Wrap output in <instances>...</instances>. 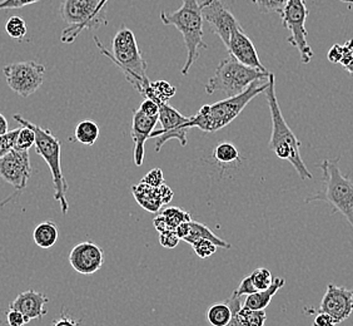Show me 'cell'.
Masks as SVG:
<instances>
[{
  "instance_id": "cell-5",
  "label": "cell",
  "mask_w": 353,
  "mask_h": 326,
  "mask_svg": "<svg viewBox=\"0 0 353 326\" xmlns=\"http://www.w3.org/2000/svg\"><path fill=\"white\" fill-rule=\"evenodd\" d=\"M161 21L165 26L176 27L183 35L187 49V61L182 68V75H187L190 67L199 58V49L208 47L203 41V15L198 0H183L182 7L173 13L163 10Z\"/></svg>"
},
{
  "instance_id": "cell-9",
  "label": "cell",
  "mask_w": 353,
  "mask_h": 326,
  "mask_svg": "<svg viewBox=\"0 0 353 326\" xmlns=\"http://www.w3.org/2000/svg\"><path fill=\"white\" fill-rule=\"evenodd\" d=\"M308 14L310 10L305 0H287L285 7L281 13L283 27L291 33L287 38V41L299 50L301 59L305 64L312 61L314 55L312 48L307 41L308 32L306 29V21Z\"/></svg>"
},
{
  "instance_id": "cell-19",
  "label": "cell",
  "mask_w": 353,
  "mask_h": 326,
  "mask_svg": "<svg viewBox=\"0 0 353 326\" xmlns=\"http://www.w3.org/2000/svg\"><path fill=\"white\" fill-rule=\"evenodd\" d=\"M132 191H133L137 202L141 204L144 210L150 211V212H158L163 206L159 187H152L148 184L139 182L132 187Z\"/></svg>"
},
{
  "instance_id": "cell-40",
  "label": "cell",
  "mask_w": 353,
  "mask_h": 326,
  "mask_svg": "<svg viewBox=\"0 0 353 326\" xmlns=\"http://www.w3.org/2000/svg\"><path fill=\"white\" fill-rule=\"evenodd\" d=\"M254 292H257V290L252 284L251 278L248 275V276H245V279L241 281V284H239V286H238L232 295H234L237 298H242L243 295L247 296V295H251V294H254Z\"/></svg>"
},
{
  "instance_id": "cell-37",
  "label": "cell",
  "mask_w": 353,
  "mask_h": 326,
  "mask_svg": "<svg viewBox=\"0 0 353 326\" xmlns=\"http://www.w3.org/2000/svg\"><path fill=\"white\" fill-rule=\"evenodd\" d=\"M179 241L181 238L174 230H168L159 233V244L167 249H174L176 245L179 244Z\"/></svg>"
},
{
  "instance_id": "cell-44",
  "label": "cell",
  "mask_w": 353,
  "mask_h": 326,
  "mask_svg": "<svg viewBox=\"0 0 353 326\" xmlns=\"http://www.w3.org/2000/svg\"><path fill=\"white\" fill-rule=\"evenodd\" d=\"M52 326H81V321L73 319L67 313H61V316L53 321Z\"/></svg>"
},
{
  "instance_id": "cell-43",
  "label": "cell",
  "mask_w": 353,
  "mask_h": 326,
  "mask_svg": "<svg viewBox=\"0 0 353 326\" xmlns=\"http://www.w3.org/2000/svg\"><path fill=\"white\" fill-rule=\"evenodd\" d=\"M343 55H345V44H333L327 53V58L333 64H340Z\"/></svg>"
},
{
  "instance_id": "cell-24",
  "label": "cell",
  "mask_w": 353,
  "mask_h": 326,
  "mask_svg": "<svg viewBox=\"0 0 353 326\" xmlns=\"http://www.w3.org/2000/svg\"><path fill=\"white\" fill-rule=\"evenodd\" d=\"M99 126L92 119H84L75 127V140L84 146H93L99 137Z\"/></svg>"
},
{
  "instance_id": "cell-28",
  "label": "cell",
  "mask_w": 353,
  "mask_h": 326,
  "mask_svg": "<svg viewBox=\"0 0 353 326\" xmlns=\"http://www.w3.org/2000/svg\"><path fill=\"white\" fill-rule=\"evenodd\" d=\"M238 318L243 326H265L267 314L265 310H252L242 306L238 311Z\"/></svg>"
},
{
  "instance_id": "cell-42",
  "label": "cell",
  "mask_w": 353,
  "mask_h": 326,
  "mask_svg": "<svg viewBox=\"0 0 353 326\" xmlns=\"http://www.w3.org/2000/svg\"><path fill=\"white\" fill-rule=\"evenodd\" d=\"M7 321L9 326H26V324H28L26 316L13 307H10L8 311Z\"/></svg>"
},
{
  "instance_id": "cell-45",
  "label": "cell",
  "mask_w": 353,
  "mask_h": 326,
  "mask_svg": "<svg viewBox=\"0 0 353 326\" xmlns=\"http://www.w3.org/2000/svg\"><path fill=\"white\" fill-rule=\"evenodd\" d=\"M337 324L334 323V320L326 313L317 314V316L313 320L312 326H336Z\"/></svg>"
},
{
  "instance_id": "cell-22",
  "label": "cell",
  "mask_w": 353,
  "mask_h": 326,
  "mask_svg": "<svg viewBox=\"0 0 353 326\" xmlns=\"http://www.w3.org/2000/svg\"><path fill=\"white\" fill-rule=\"evenodd\" d=\"M58 236H59L58 227L50 220L38 224L33 231V240H34L35 245L44 250L53 247L58 241Z\"/></svg>"
},
{
  "instance_id": "cell-38",
  "label": "cell",
  "mask_w": 353,
  "mask_h": 326,
  "mask_svg": "<svg viewBox=\"0 0 353 326\" xmlns=\"http://www.w3.org/2000/svg\"><path fill=\"white\" fill-rule=\"evenodd\" d=\"M340 64L343 66L350 75H353V39H350L345 43V55Z\"/></svg>"
},
{
  "instance_id": "cell-21",
  "label": "cell",
  "mask_w": 353,
  "mask_h": 326,
  "mask_svg": "<svg viewBox=\"0 0 353 326\" xmlns=\"http://www.w3.org/2000/svg\"><path fill=\"white\" fill-rule=\"evenodd\" d=\"M202 238L211 240L221 249H225L227 250V249H231L232 247L231 244H228L227 241L218 238L217 235H214L207 226H204L203 224H199L197 221L190 220V222H188V233L183 238V241L192 245L194 244L198 240H202Z\"/></svg>"
},
{
  "instance_id": "cell-25",
  "label": "cell",
  "mask_w": 353,
  "mask_h": 326,
  "mask_svg": "<svg viewBox=\"0 0 353 326\" xmlns=\"http://www.w3.org/2000/svg\"><path fill=\"white\" fill-rule=\"evenodd\" d=\"M212 156L214 158V161H217L219 164L228 166V164H234L239 161V151L232 143L222 142L219 143L217 147L213 150Z\"/></svg>"
},
{
  "instance_id": "cell-32",
  "label": "cell",
  "mask_w": 353,
  "mask_h": 326,
  "mask_svg": "<svg viewBox=\"0 0 353 326\" xmlns=\"http://www.w3.org/2000/svg\"><path fill=\"white\" fill-rule=\"evenodd\" d=\"M259 8V12L263 14L282 13L285 7L287 0H248Z\"/></svg>"
},
{
  "instance_id": "cell-3",
  "label": "cell",
  "mask_w": 353,
  "mask_h": 326,
  "mask_svg": "<svg viewBox=\"0 0 353 326\" xmlns=\"http://www.w3.org/2000/svg\"><path fill=\"white\" fill-rule=\"evenodd\" d=\"M268 87V78L253 82L241 95L228 97L223 101L205 104L196 116L190 117L185 123L187 128H197L203 132H217L227 127L237 118L254 97L263 93Z\"/></svg>"
},
{
  "instance_id": "cell-30",
  "label": "cell",
  "mask_w": 353,
  "mask_h": 326,
  "mask_svg": "<svg viewBox=\"0 0 353 326\" xmlns=\"http://www.w3.org/2000/svg\"><path fill=\"white\" fill-rule=\"evenodd\" d=\"M6 32L10 38L23 39L27 35V24L21 17H12L6 24Z\"/></svg>"
},
{
  "instance_id": "cell-46",
  "label": "cell",
  "mask_w": 353,
  "mask_h": 326,
  "mask_svg": "<svg viewBox=\"0 0 353 326\" xmlns=\"http://www.w3.org/2000/svg\"><path fill=\"white\" fill-rule=\"evenodd\" d=\"M159 192H161V198H162L163 204H170V200L173 198V191L170 190V187H168L167 184H162L159 187Z\"/></svg>"
},
{
  "instance_id": "cell-17",
  "label": "cell",
  "mask_w": 353,
  "mask_h": 326,
  "mask_svg": "<svg viewBox=\"0 0 353 326\" xmlns=\"http://www.w3.org/2000/svg\"><path fill=\"white\" fill-rule=\"evenodd\" d=\"M158 117H148L136 109L132 121V140L134 142V163L141 167L144 161V144L150 140V133L154 131Z\"/></svg>"
},
{
  "instance_id": "cell-6",
  "label": "cell",
  "mask_w": 353,
  "mask_h": 326,
  "mask_svg": "<svg viewBox=\"0 0 353 326\" xmlns=\"http://www.w3.org/2000/svg\"><path fill=\"white\" fill-rule=\"evenodd\" d=\"M14 119L21 126H26L33 129L35 133V150L39 156L47 162L54 184V200L61 204V213L67 215L69 210L68 201H67V191L68 184L64 178L61 171V141L47 128H43L35 123L23 118L21 115H14Z\"/></svg>"
},
{
  "instance_id": "cell-14",
  "label": "cell",
  "mask_w": 353,
  "mask_h": 326,
  "mask_svg": "<svg viewBox=\"0 0 353 326\" xmlns=\"http://www.w3.org/2000/svg\"><path fill=\"white\" fill-rule=\"evenodd\" d=\"M319 311L328 314L336 324L343 323L353 313V289L328 284Z\"/></svg>"
},
{
  "instance_id": "cell-2",
  "label": "cell",
  "mask_w": 353,
  "mask_h": 326,
  "mask_svg": "<svg viewBox=\"0 0 353 326\" xmlns=\"http://www.w3.org/2000/svg\"><path fill=\"white\" fill-rule=\"evenodd\" d=\"M94 41L101 53L108 57L121 69L133 88L141 95H144L150 83L147 75L148 64L143 59L142 52L138 47L133 30H130V28L122 27L117 32L112 41V53L105 49L98 37H94Z\"/></svg>"
},
{
  "instance_id": "cell-13",
  "label": "cell",
  "mask_w": 353,
  "mask_h": 326,
  "mask_svg": "<svg viewBox=\"0 0 353 326\" xmlns=\"http://www.w3.org/2000/svg\"><path fill=\"white\" fill-rule=\"evenodd\" d=\"M201 10L203 21H207L211 27L212 33L218 35L227 47L233 30L241 27L237 18L231 10L224 7L221 0H203L201 3Z\"/></svg>"
},
{
  "instance_id": "cell-33",
  "label": "cell",
  "mask_w": 353,
  "mask_h": 326,
  "mask_svg": "<svg viewBox=\"0 0 353 326\" xmlns=\"http://www.w3.org/2000/svg\"><path fill=\"white\" fill-rule=\"evenodd\" d=\"M193 250L196 252L198 258H207L212 256L214 252L217 251L218 246L214 244L211 240H207V238H202V240H198L194 244H192Z\"/></svg>"
},
{
  "instance_id": "cell-31",
  "label": "cell",
  "mask_w": 353,
  "mask_h": 326,
  "mask_svg": "<svg viewBox=\"0 0 353 326\" xmlns=\"http://www.w3.org/2000/svg\"><path fill=\"white\" fill-rule=\"evenodd\" d=\"M35 144V133L33 129L21 126L18 132V137H17V142L14 148L21 151H29Z\"/></svg>"
},
{
  "instance_id": "cell-34",
  "label": "cell",
  "mask_w": 353,
  "mask_h": 326,
  "mask_svg": "<svg viewBox=\"0 0 353 326\" xmlns=\"http://www.w3.org/2000/svg\"><path fill=\"white\" fill-rule=\"evenodd\" d=\"M19 128L9 131L7 135L0 136V158L7 155L8 152L13 150L15 142H17V137H18Z\"/></svg>"
},
{
  "instance_id": "cell-29",
  "label": "cell",
  "mask_w": 353,
  "mask_h": 326,
  "mask_svg": "<svg viewBox=\"0 0 353 326\" xmlns=\"http://www.w3.org/2000/svg\"><path fill=\"white\" fill-rule=\"evenodd\" d=\"M251 278L252 284L256 287L257 291H262L268 289L273 282V276H272L271 271L265 267H259L257 270L252 272L250 275Z\"/></svg>"
},
{
  "instance_id": "cell-35",
  "label": "cell",
  "mask_w": 353,
  "mask_h": 326,
  "mask_svg": "<svg viewBox=\"0 0 353 326\" xmlns=\"http://www.w3.org/2000/svg\"><path fill=\"white\" fill-rule=\"evenodd\" d=\"M228 306L231 307L232 310V318L230 320V323L227 324V326H243L242 325V323H241V320L238 318V311H239V309L242 307V301H241V298H237V296H234V295H232L230 299L225 301Z\"/></svg>"
},
{
  "instance_id": "cell-39",
  "label": "cell",
  "mask_w": 353,
  "mask_h": 326,
  "mask_svg": "<svg viewBox=\"0 0 353 326\" xmlns=\"http://www.w3.org/2000/svg\"><path fill=\"white\" fill-rule=\"evenodd\" d=\"M41 0H1L0 10H10V9H21L35 4Z\"/></svg>"
},
{
  "instance_id": "cell-10",
  "label": "cell",
  "mask_w": 353,
  "mask_h": 326,
  "mask_svg": "<svg viewBox=\"0 0 353 326\" xmlns=\"http://www.w3.org/2000/svg\"><path fill=\"white\" fill-rule=\"evenodd\" d=\"M9 88L23 98L34 95L46 79V67L37 61H18L3 68Z\"/></svg>"
},
{
  "instance_id": "cell-15",
  "label": "cell",
  "mask_w": 353,
  "mask_h": 326,
  "mask_svg": "<svg viewBox=\"0 0 353 326\" xmlns=\"http://www.w3.org/2000/svg\"><path fill=\"white\" fill-rule=\"evenodd\" d=\"M69 264L78 274L92 275L102 269L104 252L94 242L84 241L72 249L69 253Z\"/></svg>"
},
{
  "instance_id": "cell-12",
  "label": "cell",
  "mask_w": 353,
  "mask_h": 326,
  "mask_svg": "<svg viewBox=\"0 0 353 326\" xmlns=\"http://www.w3.org/2000/svg\"><path fill=\"white\" fill-rule=\"evenodd\" d=\"M188 117H184L179 111L173 108L170 103L159 104L158 122L162 124V128L153 131L150 138H156V152H161V148L170 140H176L181 146H187V132L185 123L188 122Z\"/></svg>"
},
{
  "instance_id": "cell-11",
  "label": "cell",
  "mask_w": 353,
  "mask_h": 326,
  "mask_svg": "<svg viewBox=\"0 0 353 326\" xmlns=\"http://www.w3.org/2000/svg\"><path fill=\"white\" fill-rule=\"evenodd\" d=\"M32 163L29 151H21L13 148L7 155L0 158V177L14 187V195L1 202L0 207L7 204L10 200L17 198L23 190L27 187L28 181L32 177Z\"/></svg>"
},
{
  "instance_id": "cell-4",
  "label": "cell",
  "mask_w": 353,
  "mask_h": 326,
  "mask_svg": "<svg viewBox=\"0 0 353 326\" xmlns=\"http://www.w3.org/2000/svg\"><path fill=\"white\" fill-rule=\"evenodd\" d=\"M340 161L341 156H337L317 164L322 170L323 189L308 196L305 202H326L332 213L339 212L345 216L353 229V180L341 172Z\"/></svg>"
},
{
  "instance_id": "cell-26",
  "label": "cell",
  "mask_w": 353,
  "mask_h": 326,
  "mask_svg": "<svg viewBox=\"0 0 353 326\" xmlns=\"http://www.w3.org/2000/svg\"><path fill=\"white\" fill-rule=\"evenodd\" d=\"M231 318V307L227 303L214 304L207 311V320L212 326H227Z\"/></svg>"
},
{
  "instance_id": "cell-16",
  "label": "cell",
  "mask_w": 353,
  "mask_h": 326,
  "mask_svg": "<svg viewBox=\"0 0 353 326\" xmlns=\"http://www.w3.org/2000/svg\"><path fill=\"white\" fill-rule=\"evenodd\" d=\"M225 48L228 49L230 55L234 57L239 63L261 72H268L261 63L257 49L254 47L251 38L245 35L243 28L238 27L236 30H233L230 43Z\"/></svg>"
},
{
  "instance_id": "cell-1",
  "label": "cell",
  "mask_w": 353,
  "mask_h": 326,
  "mask_svg": "<svg viewBox=\"0 0 353 326\" xmlns=\"http://www.w3.org/2000/svg\"><path fill=\"white\" fill-rule=\"evenodd\" d=\"M265 93L272 118V135L268 144L270 150L273 151V153L281 160L291 163L302 181L312 180V173L308 171L301 156V142L285 122L282 111L279 108L276 95V77L273 73L268 75V87Z\"/></svg>"
},
{
  "instance_id": "cell-27",
  "label": "cell",
  "mask_w": 353,
  "mask_h": 326,
  "mask_svg": "<svg viewBox=\"0 0 353 326\" xmlns=\"http://www.w3.org/2000/svg\"><path fill=\"white\" fill-rule=\"evenodd\" d=\"M158 213L164 218L165 224H167V229L168 230H174V231H176V229L179 224L192 220L188 212L181 210L178 207H168L165 210L158 211Z\"/></svg>"
},
{
  "instance_id": "cell-20",
  "label": "cell",
  "mask_w": 353,
  "mask_h": 326,
  "mask_svg": "<svg viewBox=\"0 0 353 326\" xmlns=\"http://www.w3.org/2000/svg\"><path fill=\"white\" fill-rule=\"evenodd\" d=\"M285 279H282V278L273 279V282L268 289L247 295L242 306L247 309H252V310H265V307L271 304L273 296L279 291V289H282L285 286Z\"/></svg>"
},
{
  "instance_id": "cell-47",
  "label": "cell",
  "mask_w": 353,
  "mask_h": 326,
  "mask_svg": "<svg viewBox=\"0 0 353 326\" xmlns=\"http://www.w3.org/2000/svg\"><path fill=\"white\" fill-rule=\"evenodd\" d=\"M9 132V126H8V121L6 117L0 113V136H4Z\"/></svg>"
},
{
  "instance_id": "cell-23",
  "label": "cell",
  "mask_w": 353,
  "mask_h": 326,
  "mask_svg": "<svg viewBox=\"0 0 353 326\" xmlns=\"http://www.w3.org/2000/svg\"><path fill=\"white\" fill-rule=\"evenodd\" d=\"M176 89L167 81L150 82V87L145 89L143 97L150 98L152 101L162 104L170 101L176 95Z\"/></svg>"
},
{
  "instance_id": "cell-7",
  "label": "cell",
  "mask_w": 353,
  "mask_h": 326,
  "mask_svg": "<svg viewBox=\"0 0 353 326\" xmlns=\"http://www.w3.org/2000/svg\"><path fill=\"white\" fill-rule=\"evenodd\" d=\"M102 0H63L61 17L68 24L61 33L63 43H73L77 37L87 29H99L107 26L105 8L101 6Z\"/></svg>"
},
{
  "instance_id": "cell-36",
  "label": "cell",
  "mask_w": 353,
  "mask_h": 326,
  "mask_svg": "<svg viewBox=\"0 0 353 326\" xmlns=\"http://www.w3.org/2000/svg\"><path fill=\"white\" fill-rule=\"evenodd\" d=\"M141 182L152 186V187H161L162 184H164L163 172L161 169H153L143 177Z\"/></svg>"
},
{
  "instance_id": "cell-18",
  "label": "cell",
  "mask_w": 353,
  "mask_h": 326,
  "mask_svg": "<svg viewBox=\"0 0 353 326\" xmlns=\"http://www.w3.org/2000/svg\"><path fill=\"white\" fill-rule=\"evenodd\" d=\"M48 303L49 299L47 295L35 290H27V291L21 292L15 298L13 303L10 304V307L21 311L26 316L27 323H30L32 320L43 319V316L47 315L46 305Z\"/></svg>"
},
{
  "instance_id": "cell-48",
  "label": "cell",
  "mask_w": 353,
  "mask_h": 326,
  "mask_svg": "<svg viewBox=\"0 0 353 326\" xmlns=\"http://www.w3.org/2000/svg\"><path fill=\"white\" fill-rule=\"evenodd\" d=\"M342 3H346L348 6H353V0H340Z\"/></svg>"
},
{
  "instance_id": "cell-8",
  "label": "cell",
  "mask_w": 353,
  "mask_h": 326,
  "mask_svg": "<svg viewBox=\"0 0 353 326\" xmlns=\"http://www.w3.org/2000/svg\"><path fill=\"white\" fill-rule=\"evenodd\" d=\"M268 75L270 72L250 68L230 55L218 64L214 75L205 84V92L207 95L222 92L233 97L243 93L253 82L267 79Z\"/></svg>"
},
{
  "instance_id": "cell-41",
  "label": "cell",
  "mask_w": 353,
  "mask_h": 326,
  "mask_svg": "<svg viewBox=\"0 0 353 326\" xmlns=\"http://www.w3.org/2000/svg\"><path fill=\"white\" fill-rule=\"evenodd\" d=\"M138 109L145 116L158 117V115H159V104L154 102V101H152L150 98H144V101Z\"/></svg>"
}]
</instances>
